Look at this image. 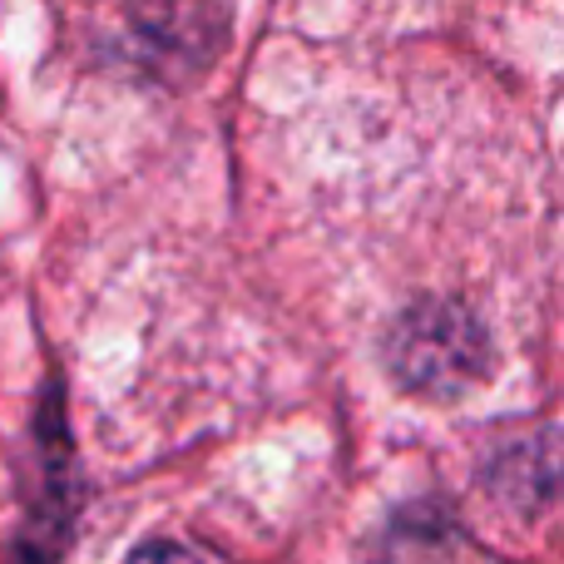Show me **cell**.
<instances>
[{
    "instance_id": "6da1fadb",
    "label": "cell",
    "mask_w": 564,
    "mask_h": 564,
    "mask_svg": "<svg viewBox=\"0 0 564 564\" xmlns=\"http://www.w3.org/2000/svg\"><path fill=\"white\" fill-rule=\"evenodd\" d=\"M129 564H198V555H188L184 545H169V540H149L129 555Z\"/></svg>"
}]
</instances>
